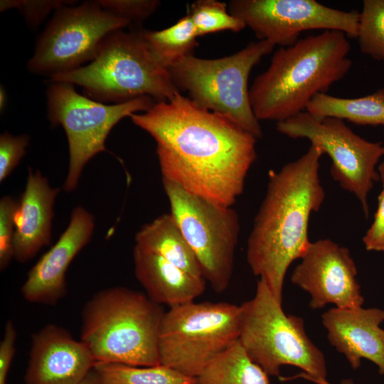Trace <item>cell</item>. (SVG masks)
<instances>
[{"label": "cell", "mask_w": 384, "mask_h": 384, "mask_svg": "<svg viewBox=\"0 0 384 384\" xmlns=\"http://www.w3.org/2000/svg\"><path fill=\"white\" fill-rule=\"evenodd\" d=\"M155 141L162 180L233 207L257 157V138L177 92L130 117Z\"/></svg>", "instance_id": "obj_1"}, {"label": "cell", "mask_w": 384, "mask_h": 384, "mask_svg": "<svg viewBox=\"0 0 384 384\" xmlns=\"http://www.w3.org/2000/svg\"><path fill=\"white\" fill-rule=\"evenodd\" d=\"M135 245L194 276L203 277L195 253L170 213L144 225L136 233Z\"/></svg>", "instance_id": "obj_20"}, {"label": "cell", "mask_w": 384, "mask_h": 384, "mask_svg": "<svg viewBox=\"0 0 384 384\" xmlns=\"http://www.w3.org/2000/svg\"><path fill=\"white\" fill-rule=\"evenodd\" d=\"M323 154L320 148L311 144L299 159L277 172H270L265 196L247 239L250 268L280 302L289 267L302 258L311 242L309 217L319 210L325 198L319 178Z\"/></svg>", "instance_id": "obj_2"}, {"label": "cell", "mask_w": 384, "mask_h": 384, "mask_svg": "<svg viewBox=\"0 0 384 384\" xmlns=\"http://www.w3.org/2000/svg\"><path fill=\"white\" fill-rule=\"evenodd\" d=\"M170 213L177 222L200 264L202 275L220 293L230 285L240 232L233 207L210 203L178 185L162 180Z\"/></svg>", "instance_id": "obj_10"}, {"label": "cell", "mask_w": 384, "mask_h": 384, "mask_svg": "<svg viewBox=\"0 0 384 384\" xmlns=\"http://www.w3.org/2000/svg\"><path fill=\"white\" fill-rule=\"evenodd\" d=\"M58 188L52 187L40 171L28 168L23 193L15 214L14 259L26 262L50 244Z\"/></svg>", "instance_id": "obj_18"}, {"label": "cell", "mask_w": 384, "mask_h": 384, "mask_svg": "<svg viewBox=\"0 0 384 384\" xmlns=\"http://www.w3.org/2000/svg\"><path fill=\"white\" fill-rule=\"evenodd\" d=\"M276 129L292 139H306L327 154L332 161L330 172L334 179L354 194L368 215V195L374 182L380 180L376 168L384 156L382 142L361 137L342 119H317L306 111L277 122Z\"/></svg>", "instance_id": "obj_12"}, {"label": "cell", "mask_w": 384, "mask_h": 384, "mask_svg": "<svg viewBox=\"0 0 384 384\" xmlns=\"http://www.w3.org/2000/svg\"><path fill=\"white\" fill-rule=\"evenodd\" d=\"M330 343L342 353L354 370L367 359L384 375V310L379 308H338L321 315Z\"/></svg>", "instance_id": "obj_17"}, {"label": "cell", "mask_w": 384, "mask_h": 384, "mask_svg": "<svg viewBox=\"0 0 384 384\" xmlns=\"http://www.w3.org/2000/svg\"><path fill=\"white\" fill-rule=\"evenodd\" d=\"M187 14L198 37L223 31L239 32L246 27L242 20L228 11L225 3L216 0L196 1L191 4Z\"/></svg>", "instance_id": "obj_25"}, {"label": "cell", "mask_w": 384, "mask_h": 384, "mask_svg": "<svg viewBox=\"0 0 384 384\" xmlns=\"http://www.w3.org/2000/svg\"><path fill=\"white\" fill-rule=\"evenodd\" d=\"M133 262L137 279L146 295L159 305L171 308L193 302L206 289V281L203 277L194 276L136 245Z\"/></svg>", "instance_id": "obj_19"}, {"label": "cell", "mask_w": 384, "mask_h": 384, "mask_svg": "<svg viewBox=\"0 0 384 384\" xmlns=\"http://www.w3.org/2000/svg\"><path fill=\"white\" fill-rule=\"evenodd\" d=\"M129 26L97 1L61 6L38 38L27 69L50 78L78 69L94 59L106 36Z\"/></svg>", "instance_id": "obj_11"}, {"label": "cell", "mask_w": 384, "mask_h": 384, "mask_svg": "<svg viewBox=\"0 0 384 384\" xmlns=\"http://www.w3.org/2000/svg\"><path fill=\"white\" fill-rule=\"evenodd\" d=\"M357 272L348 248L331 240L321 239L310 242L291 281L310 295L311 309H321L329 304L338 308H356L364 303Z\"/></svg>", "instance_id": "obj_14"}, {"label": "cell", "mask_w": 384, "mask_h": 384, "mask_svg": "<svg viewBox=\"0 0 384 384\" xmlns=\"http://www.w3.org/2000/svg\"><path fill=\"white\" fill-rule=\"evenodd\" d=\"M274 48L267 41H258L223 58L205 59L192 54L168 70L179 92H186L200 107L260 139L262 129L252 109L248 79L252 69Z\"/></svg>", "instance_id": "obj_7"}, {"label": "cell", "mask_w": 384, "mask_h": 384, "mask_svg": "<svg viewBox=\"0 0 384 384\" xmlns=\"http://www.w3.org/2000/svg\"><path fill=\"white\" fill-rule=\"evenodd\" d=\"M363 242L368 251L384 252V184L378 196L373 222L364 235Z\"/></svg>", "instance_id": "obj_31"}, {"label": "cell", "mask_w": 384, "mask_h": 384, "mask_svg": "<svg viewBox=\"0 0 384 384\" xmlns=\"http://www.w3.org/2000/svg\"><path fill=\"white\" fill-rule=\"evenodd\" d=\"M6 92L4 87H1L0 89V110L1 111L4 110L6 105Z\"/></svg>", "instance_id": "obj_34"}, {"label": "cell", "mask_w": 384, "mask_h": 384, "mask_svg": "<svg viewBox=\"0 0 384 384\" xmlns=\"http://www.w3.org/2000/svg\"><path fill=\"white\" fill-rule=\"evenodd\" d=\"M356 38L362 53L384 61V0L363 1Z\"/></svg>", "instance_id": "obj_26"}, {"label": "cell", "mask_w": 384, "mask_h": 384, "mask_svg": "<svg viewBox=\"0 0 384 384\" xmlns=\"http://www.w3.org/2000/svg\"><path fill=\"white\" fill-rule=\"evenodd\" d=\"M79 384H102L100 377L93 368Z\"/></svg>", "instance_id": "obj_33"}, {"label": "cell", "mask_w": 384, "mask_h": 384, "mask_svg": "<svg viewBox=\"0 0 384 384\" xmlns=\"http://www.w3.org/2000/svg\"><path fill=\"white\" fill-rule=\"evenodd\" d=\"M268 376L238 341L205 368L196 384H270Z\"/></svg>", "instance_id": "obj_22"}, {"label": "cell", "mask_w": 384, "mask_h": 384, "mask_svg": "<svg viewBox=\"0 0 384 384\" xmlns=\"http://www.w3.org/2000/svg\"><path fill=\"white\" fill-rule=\"evenodd\" d=\"M164 314L161 305L138 291L124 287L102 289L82 309L80 341L96 364L160 365Z\"/></svg>", "instance_id": "obj_4"}, {"label": "cell", "mask_w": 384, "mask_h": 384, "mask_svg": "<svg viewBox=\"0 0 384 384\" xmlns=\"http://www.w3.org/2000/svg\"><path fill=\"white\" fill-rule=\"evenodd\" d=\"M139 31L154 55L166 69L193 54L198 46L197 33L188 14L164 29Z\"/></svg>", "instance_id": "obj_23"}, {"label": "cell", "mask_w": 384, "mask_h": 384, "mask_svg": "<svg viewBox=\"0 0 384 384\" xmlns=\"http://www.w3.org/2000/svg\"><path fill=\"white\" fill-rule=\"evenodd\" d=\"M339 384H356V383L352 379H344V380H342Z\"/></svg>", "instance_id": "obj_36"}, {"label": "cell", "mask_w": 384, "mask_h": 384, "mask_svg": "<svg viewBox=\"0 0 384 384\" xmlns=\"http://www.w3.org/2000/svg\"><path fill=\"white\" fill-rule=\"evenodd\" d=\"M94 368L102 384H196V378L186 376L163 364L136 366L97 363Z\"/></svg>", "instance_id": "obj_24"}, {"label": "cell", "mask_w": 384, "mask_h": 384, "mask_svg": "<svg viewBox=\"0 0 384 384\" xmlns=\"http://www.w3.org/2000/svg\"><path fill=\"white\" fill-rule=\"evenodd\" d=\"M306 111L317 119L334 117L358 125L384 126V87L357 98L316 95Z\"/></svg>", "instance_id": "obj_21"}, {"label": "cell", "mask_w": 384, "mask_h": 384, "mask_svg": "<svg viewBox=\"0 0 384 384\" xmlns=\"http://www.w3.org/2000/svg\"><path fill=\"white\" fill-rule=\"evenodd\" d=\"M95 227V217L87 209L73 210L67 228L28 272L21 289L25 300L55 305L66 295L68 268L90 242Z\"/></svg>", "instance_id": "obj_15"}, {"label": "cell", "mask_w": 384, "mask_h": 384, "mask_svg": "<svg viewBox=\"0 0 384 384\" xmlns=\"http://www.w3.org/2000/svg\"><path fill=\"white\" fill-rule=\"evenodd\" d=\"M16 337L15 325L12 321L8 320L0 343V384H6L7 375L16 352Z\"/></svg>", "instance_id": "obj_32"}, {"label": "cell", "mask_w": 384, "mask_h": 384, "mask_svg": "<svg viewBox=\"0 0 384 384\" xmlns=\"http://www.w3.org/2000/svg\"><path fill=\"white\" fill-rule=\"evenodd\" d=\"M96 363L82 341L49 324L33 334L26 384H79Z\"/></svg>", "instance_id": "obj_16"}, {"label": "cell", "mask_w": 384, "mask_h": 384, "mask_svg": "<svg viewBox=\"0 0 384 384\" xmlns=\"http://www.w3.org/2000/svg\"><path fill=\"white\" fill-rule=\"evenodd\" d=\"M51 80L79 85L83 95L105 104H120L145 96L156 102H166L179 92L139 29L112 32L102 41L92 61Z\"/></svg>", "instance_id": "obj_5"}, {"label": "cell", "mask_w": 384, "mask_h": 384, "mask_svg": "<svg viewBox=\"0 0 384 384\" xmlns=\"http://www.w3.org/2000/svg\"><path fill=\"white\" fill-rule=\"evenodd\" d=\"M18 203L9 196L0 201V269L4 270L14 258V214Z\"/></svg>", "instance_id": "obj_29"}, {"label": "cell", "mask_w": 384, "mask_h": 384, "mask_svg": "<svg viewBox=\"0 0 384 384\" xmlns=\"http://www.w3.org/2000/svg\"><path fill=\"white\" fill-rule=\"evenodd\" d=\"M48 118L53 127L61 126L69 148V166L63 188L78 187L86 164L99 153L107 151L106 139L123 118L146 112L156 102L142 97L120 104H105L78 93L74 85L50 81L46 91Z\"/></svg>", "instance_id": "obj_9"}, {"label": "cell", "mask_w": 384, "mask_h": 384, "mask_svg": "<svg viewBox=\"0 0 384 384\" xmlns=\"http://www.w3.org/2000/svg\"><path fill=\"white\" fill-rule=\"evenodd\" d=\"M347 37L338 31H323L276 50L250 87L256 118L277 122L292 118L342 80L352 67Z\"/></svg>", "instance_id": "obj_3"}, {"label": "cell", "mask_w": 384, "mask_h": 384, "mask_svg": "<svg viewBox=\"0 0 384 384\" xmlns=\"http://www.w3.org/2000/svg\"><path fill=\"white\" fill-rule=\"evenodd\" d=\"M105 10L127 21L130 25L139 24L159 7L156 0H97Z\"/></svg>", "instance_id": "obj_28"}, {"label": "cell", "mask_w": 384, "mask_h": 384, "mask_svg": "<svg viewBox=\"0 0 384 384\" xmlns=\"http://www.w3.org/2000/svg\"><path fill=\"white\" fill-rule=\"evenodd\" d=\"M229 12L242 20L259 41L287 47L309 30L338 31L358 36L360 12L345 11L314 0H233Z\"/></svg>", "instance_id": "obj_13"}, {"label": "cell", "mask_w": 384, "mask_h": 384, "mask_svg": "<svg viewBox=\"0 0 384 384\" xmlns=\"http://www.w3.org/2000/svg\"><path fill=\"white\" fill-rule=\"evenodd\" d=\"M30 137L5 132L0 135V182L2 183L26 154Z\"/></svg>", "instance_id": "obj_30"}, {"label": "cell", "mask_w": 384, "mask_h": 384, "mask_svg": "<svg viewBox=\"0 0 384 384\" xmlns=\"http://www.w3.org/2000/svg\"><path fill=\"white\" fill-rule=\"evenodd\" d=\"M377 171L380 180L384 184V159L378 165Z\"/></svg>", "instance_id": "obj_35"}, {"label": "cell", "mask_w": 384, "mask_h": 384, "mask_svg": "<svg viewBox=\"0 0 384 384\" xmlns=\"http://www.w3.org/2000/svg\"><path fill=\"white\" fill-rule=\"evenodd\" d=\"M75 2L65 0H1L0 11L4 12L12 9H17L30 28L35 29L52 11Z\"/></svg>", "instance_id": "obj_27"}, {"label": "cell", "mask_w": 384, "mask_h": 384, "mask_svg": "<svg viewBox=\"0 0 384 384\" xmlns=\"http://www.w3.org/2000/svg\"><path fill=\"white\" fill-rule=\"evenodd\" d=\"M240 305L194 301L165 311L159 338L161 363L196 378L239 338Z\"/></svg>", "instance_id": "obj_8"}, {"label": "cell", "mask_w": 384, "mask_h": 384, "mask_svg": "<svg viewBox=\"0 0 384 384\" xmlns=\"http://www.w3.org/2000/svg\"><path fill=\"white\" fill-rule=\"evenodd\" d=\"M240 309L238 341L268 375L278 376L282 366H292L316 384L329 383L325 356L309 338L304 320L287 314L264 280H258L255 296Z\"/></svg>", "instance_id": "obj_6"}]
</instances>
